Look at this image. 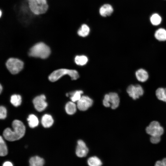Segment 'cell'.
Segmentation results:
<instances>
[{"instance_id": "obj_1", "label": "cell", "mask_w": 166, "mask_h": 166, "mask_svg": "<svg viewBox=\"0 0 166 166\" xmlns=\"http://www.w3.org/2000/svg\"><path fill=\"white\" fill-rule=\"evenodd\" d=\"M13 130L10 128L5 129L3 132V136L6 140L13 141L18 140L24 136L26 130L25 127L21 121L15 120L12 123Z\"/></svg>"}, {"instance_id": "obj_2", "label": "cell", "mask_w": 166, "mask_h": 166, "mask_svg": "<svg viewBox=\"0 0 166 166\" xmlns=\"http://www.w3.org/2000/svg\"><path fill=\"white\" fill-rule=\"evenodd\" d=\"M49 47L45 43L40 42L33 46L29 52L30 56L45 59L47 58L50 53Z\"/></svg>"}, {"instance_id": "obj_3", "label": "cell", "mask_w": 166, "mask_h": 166, "mask_svg": "<svg viewBox=\"0 0 166 166\" xmlns=\"http://www.w3.org/2000/svg\"><path fill=\"white\" fill-rule=\"evenodd\" d=\"M66 75L69 76L72 80H76L79 77V73L75 70L61 69L53 72L49 75V79L52 82H54Z\"/></svg>"}, {"instance_id": "obj_4", "label": "cell", "mask_w": 166, "mask_h": 166, "mask_svg": "<svg viewBox=\"0 0 166 166\" xmlns=\"http://www.w3.org/2000/svg\"><path fill=\"white\" fill-rule=\"evenodd\" d=\"M28 6L32 13L37 15L44 14L48 8L46 0H30Z\"/></svg>"}, {"instance_id": "obj_5", "label": "cell", "mask_w": 166, "mask_h": 166, "mask_svg": "<svg viewBox=\"0 0 166 166\" xmlns=\"http://www.w3.org/2000/svg\"><path fill=\"white\" fill-rule=\"evenodd\" d=\"M6 66L7 69L12 74H16L22 69L24 63L19 59L10 58L6 62Z\"/></svg>"}, {"instance_id": "obj_6", "label": "cell", "mask_w": 166, "mask_h": 166, "mask_svg": "<svg viewBox=\"0 0 166 166\" xmlns=\"http://www.w3.org/2000/svg\"><path fill=\"white\" fill-rule=\"evenodd\" d=\"M146 132L152 136L162 135L164 132L163 128L157 121H152L146 128Z\"/></svg>"}, {"instance_id": "obj_7", "label": "cell", "mask_w": 166, "mask_h": 166, "mask_svg": "<svg viewBox=\"0 0 166 166\" xmlns=\"http://www.w3.org/2000/svg\"><path fill=\"white\" fill-rule=\"evenodd\" d=\"M127 92L129 96L133 100L139 98L144 93V90L139 85H129L127 89Z\"/></svg>"}, {"instance_id": "obj_8", "label": "cell", "mask_w": 166, "mask_h": 166, "mask_svg": "<svg viewBox=\"0 0 166 166\" xmlns=\"http://www.w3.org/2000/svg\"><path fill=\"white\" fill-rule=\"evenodd\" d=\"M93 103V101L91 98L88 96L83 95L77 102V105L80 110L85 111L91 107Z\"/></svg>"}, {"instance_id": "obj_9", "label": "cell", "mask_w": 166, "mask_h": 166, "mask_svg": "<svg viewBox=\"0 0 166 166\" xmlns=\"http://www.w3.org/2000/svg\"><path fill=\"white\" fill-rule=\"evenodd\" d=\"M45 95H41L34 98L33 102L35 109L38 112L44 110L47 106Z\"/></svg>"}, {"instance_id": "obj_10", "label": "cell", "mask_w": 166, "mask_h": 166, "mask_svg": "<svg viewBox=\"0 0 166 166\" xmlns=\"http://www.w3.org/2000/svg\"><path fill=\"white\" fill-rule=\"evenodd\" d=\"M89 152V149L85 143L82 140H79L77 142L76 154L79 157H83L86 156Z\"/></svg>"}, {"instance_id": "obj_11", "label": "cell", "mask_w": 166, "mask_h": 166, "mask_svg": "<svg viewBox=\"0 0 166 166\" xmlns=\"http://www.w3.org/2000/svg\"><path fill=\"white\" fill-rule=\"evenodd\" d=\"M109 101L111 107L112 109H115L119 106L120 98L118 94L115 92H111L109 93Z\"/></svg>"}, {"instance_id": "obj_12", "label": "cell", "mask_w": 166, "mask_h": 166, "mask_svg": "<svg viewBox=\"0 0 166 166\" xmlns=\"http://www.w3.org/2000/svg\"><path fill=\"white\" fill-rule=\"evenodd\" d=\"M112 6L109 4H105L102 6L99 10L100 14L103 17L110 15L113 12Z\"/></svg>"}, {"instance_id": "obj_13", "label": "cell", "mask_w": 166, "mask_h": 166, "mask_svg": "<svg viewBox=\"0 0 166 166\" xmlns=\"http://www.w3.org/2000/svg\"><path fill=\"white\" fill-rule=\"evenodd\" d=\"M136 77L137 80L141 82L146 81L148 78V74L147 72L143 69L137 70L135 73Z\"/></svg>"}, {"instance_id": "obj_14", "label": "cell", "mask_w": 166, "mask_h": 166, "mask_svg": "<svg viewBox=\"0 0 166 166\" xmlns=\"http://www.w3.org/2000/svg\"><path fill=\"white\" fill-rule=\"evenodd\" d=\"M41 122L44 127L49 128L53 125V120L51 115L45 114L42 116Z\"/></svg>"}, {"instance_id": "obj_15", "label": "cell", "mask_w": 166, "mask_h": 166, "mask_svg": "<svg viewBox=\"0 0 166 166\" xmlns=\"http://www.w3.org/2000/svg\"><path fill=\"white\" fill-rule=\"evenodd\" d=\"M77 105L72 101L68 102L66 104L65 107L66 113L69 115H73L77 111Z\"/></svg>"}, {"instance_id": "obj_16", "label": "cell", "mask_w": 166, "mask_h": 166, "mask_svg": "<svg viewBox=\"0 0 166 166\" xmlns=\"http://www.w3.org/2000/svg\"><path fill=\"white\" fill-rule=\"evenodd\" d=\"M29 163L31 166H42L44 164V160L39 156H35L30 158Z\"/></svg>"}, {"instance_id": "obj_17", "label": "cell", "mask_w": 166, "mask_h": 166, "mask_svg": "<svg viewBox=\"0 0 166 166\" xmlns=\"http://www.w3.org/2000/svg\"><path fill=\"white\" fill-rule=\"evenodd\" d=\"M156 94L159 100L166 102V88H158L156 90Z\"/></svg>"}, {"instance_id": "obj_18", "label": "cell", "mask_w": 166, "mask_h": 166, "mask_svg": "<svg viewBox=\"0 0 166 166\" xmlns=\"http://www.w3.org/2000/svg\"><path fill=\"white\" fill-rule=\"evenodd\" d=\"M156 38L159 41L166 40V30L164 29L160 28L157 30L155 34Z\"/></svg>"}, {"instance_id": "obj_19", "label": "cell", "mask_w": 166, "mask_h": 166, "mask_svg": "<svg viewBox=\"0 0 166 166\" xmlns=\"http://www.w3.org/2000/svg\"><path fill=\"white\" fill-rule=\"evenodd\" d=\"M88 61L87 57L84 55H77L74 58L75 63L78 65H84L87 64Z\"/></svg>"}, {"instance_id": "obj_20", "label": "cell", "mask_w": 166, "mask_h": 166, "mask_svg": "<svg viewBox=\"0 0 166 166\" xmlns=\"http://www.w3.org/2000/svg\"><path fill=\"white\" fill-rule=\"evenodd\" d=\"M83 92L81 90H77L70 92L69 94L71 101L73 102H77L81 97Z\"/></svg>"}, {"instance_id": "obj_21", "label": "cell", "mask_w": 166, "mask_h": 166, "mask_svg": "<svg viewBox=\"0 0 166 166\" xmlns=\"http://www.w3.org/2000/svg\"><path fill=\"white\" fill-rule=\"evenodd\" d=\"M89 32L90 28L88 26L85 24H83L78 30L77 34L81 37H85L89 35Z\"/></svg>"}, {"instance_id": "obj_22", "label": "cell", "mask_w": 166, "mask_h": 166, "mask_svg": "<svg viewBox=\"0 0 166 166\" xmlns=\"http://www.w3.org/2000/svg\"><path fill=\"white\" fill-rule=\"evenodd\" d=\"M29 126L31 128H34L37 126L38 124V120L37 117L34 115H30L27 118Z\"/></svg>"}, {"instance_id": "obj_23", "label": "cell", "mask_w": 166, "mask_h": 166, "mask_svg": "<svg viewBox=\"0 0 166 166\" xmlns=\"http://www.w3.org/2000/svg\"><path fill=\"white\" fill-rule=\"evenodd\" d=\"M87 163L90 166H100L102 164L101 160L96 156L89 158L87 160Z\"/></svg>"}, {"instance_id": "obj_24", "label": "cell", "mask_w": 166, "mask_h": 166, "mask_svg": "<svg viewBox=\"0 0 166 166\" xmlns=\"http://www.w3.org/2000/svg\"><path fill=\"white\" fill-rule=\"evenodd\" d=\"M8 153V150L6 143L2 136L0 137V155L5 156Z\"/></svg>"}, {"instance_id": "obj_25", "label": "cell", "mask_w": 166, "mask_h": 166, "mask_svg": "<svg viewBox=\"0 0 166 166\" xmlns=\"http://www.w3.org/2000/svg\"><path fill=\"white\" fill-rule=\"evenodd\" d=\"M10 101L14 106H18L21 105L22 102L21 97L19 95L14 94L11 97Z\"/></svg>"}, {"instance_id": "obj_26", "label": "cell", "mask_w": 166, "mask_h": 166, "mask_svg": "<svg viewBox=\"0 0 166 166\" xmlns=\"http://www.w3.org/2000/svg\"><path fill=\"white\" fill-rule=\"evenodd\" d=\"M150 21L152 25L157 26L160 24L161 21V18L158 14H154L151 16Z\"/></svg>"}, {"instance_id": "obj_27", "label": "cell", "mask_w": 166, "mask_h": 166, "mask_svg": "<svg viewBox=\"0 0 166 166\" xmlns=\"http://www.w3.org/2000/svg\"><path fill=\"white\" fill-rule=\"evenodd\" d=\"M103 105L105 107H109L111 106L109 94L105 95L103 100Z\"/></svg>"}, {"instance_id": "obj_28", "label": "cell", "mask_w": 166, "mask_h": 166, "mask_svg": "<svg viewBox=\"0 0 166 166\" xmlns=\"http://www.w3.org/2000/svg\"><path fill=\"white\" fill-rule=\"evenodd\" d=\"M7 115V110L5 107L1 106L0 107V118L1 119H5Z\"/></svg>"}, {"instance_id": "obj_29", "label": "cell", "mask_w": 166, "mask_h": 166, "mask_svg": "<svg viewBox=\"0 0 166 166\" xmlns=\"http://www.w3.org/2000/svg\"><path fill=\"white\" fill-rule=\"evenodd\" d=\"M160 136H152L150 139L151 142L155 144L158 143L160 140Z\"/></svg>"}, {"instance_id": "obj_30", "label": "cell", "mask_w": 166, "mask_h": 166, "mask_svg": "<svg viewBox=\"0 0 166 166\" xmlns=\"http://www.w3.org/2000/svg\"><path fill=\"white\" fill-rule=\"evenodd\" d=\"M155 165V166H166V158H164L161 161H157Z\"/></svg>"}, {"instance_id": "obj_31", "label": "cell", "mask_w": 166, "mask_h": 166, "mask_svg": "<svg viewBox=\"0 0 166 166\" xmlns=\"http://www.w3.org/2000/svg\"><path fill=\"white\" fill-rule=\"evenodd\" d=\"M3 166H12L13 165L12 163L9 161H6L3 163Z\"/></svg>"}, {"instance_id": "obj_32", "label": "cell", "mask_w": 166, "mask_h": 166, "mask_svg": "<svg viewBox=\"0 0 166 166\" xmlns=\"http://www.w3.org/2000/svg\"><path fill=\"white\" fill-rule=\"evenodd\" d=\"M0 93H1L2 90V87L1 85H0Z\"/></svg>"}, {"instance_id": "obj_33", "label": "cell", "mask_w": 166, "mask_h": 166, "mask_svg": "<svg viewBox=\"0 0 166 166\" xmlns=\"http://www.w3.org/2000/svg\"><path fill=\"white\" fill-rule=\"evenodd\" d=\"M0 17H1L2 16V12L1 10H0Z\"/></svg>"}, {"instance_id": "obj_34", "label": "cell", "mask_w": 166, "mask_h": 166, "mask_svg": "<svg viewBox=\"0 0 166 166\" xmlns=\"http://www.w3.org/2000/svg\"><path fill=\"white\" fill-rule=\"evenodd\" d=\"M29 0H28V1H29Z\"/></svg>"}]
</instances>
